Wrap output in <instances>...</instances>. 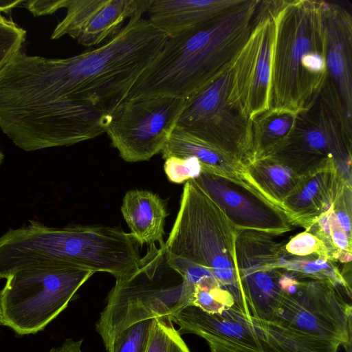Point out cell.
<instances>
[{"label": "cell", "instance_id": "cell-32", "mask_svg": "<svg viewBox=\"0 0 352 352\" xmlns=\"http://www.w3.org/2000/svg\"><path fill=\"white\" fill-rule=\"evenodd\" d=\"M4 158H5L4 154L0 150V167H1V164H3V162L4 161Z\"/></svg>", "mask_w": 352, "mask_h": 352}, {"label": "cell", "instance_id": "cell-24", "mask_svg": "<svg viewBox=\"0 0 352 352\" xmlns=\"http://www.w3.org/2000/svg\"><path fill=\"white\" fill-rule=\"evenodd\" d=\"M26 34L12 19L0 16V70L22 50Z\"/></svg>", "mask_w": 352, "mask_h": 352}, {"label": "cell", "instance_id": "cell-28", "mask_svg": "<svg viewBox=\"0 0 352 352\" xmlns=\"http://www.w3.org/2000/svg\"><path fill=\"white\" fill-rule=\"evenodd\" d=\"M67 0L24 1L23 4L34 16L50 14L65 8Z\"/></svg>", "mask_w": 352, "mask_h": 352}, {"label": "cell", "instance_id": "cell-13", "mask_svg": "<svg viewBox=\"0 0 352 352\" xmlns=\"http://www.w3.org/2000/svg\"><path fill=\"white\" fill-rule=\"evenodd\" d=\"M326 76L318 97L340 124L352 131V16L344 6L327 2Z\"/></svg>", "mask_w": 352, "mask_h": 352}, {"label": "cell", "instance_id": "cell-16", "mask_svg": "<svg viewBox=\"0 0 352 352\" xmlns=\"http://www.w3.org/2000/svg\"><path fill=\"white\" fill-rule=\"evenodd\" d=\"M345 182L337 170L329 168L301 177L295 190L286 198L283 208L293 225L310 228L333 206Z\"/></svg>", "mask_w": 352, "mask_h": 352}, {"label": "cell", "instance_id": "cell-5", "mask_svg": "<svg viewBox=\"0 0 352 352\" xmlns=\"http://www.w3.org/2000/svg\"><path fill=\"white\" fill-rule=\"evenodd\" d=\"M94 274L62 261L37 263L17 269L0 291V309L6 326L21 336L43 330Z\"/></svg>", "mask_w": 352, "mask_h": 352}, {"label": "cell", "instance_id": "cell-31", "mask_svg": "<svg viewBox=\"0 0 352 352\" xmlns=\"http://www.w3.org/2000/svg\"><path fill=\"white\" fill-rule=\"evenodd\" d=\"M1 325H5L6 326V322L3 316V314L0 309V326Z\"/></svg>", "mask_w": 352, "mask_h": 352}, {"label": "cell", "instance_id": "cell-10", "mask_svg": "<svg viewBox=\"0 0 352 352\" xmlns=\"http://www.w3.org/2000/svg\"><path fill=\"white\" fill-rule=\"evenodd\" d=\"M279 2L258 1L250 34L230 67L228 102L252 120L270 109L274 16Z\"/></svg>", "mask_w": 352, "mask_h": 352}, {"label": "cell", "instance_id": "cell-7", "mask_svg": "<svg viewBox=\"0 0 352 352\" xmlns=\"http://www.w3.org/2000/svg\"><path fill=\"white\" fill-rule=\"evenodd\" d=\"M342 287L327 280H299L272 312V321L345 348L351 345V306Z\"/></svg>", "mask_w": 352, "mask_h": 352}, {"label": "cell", "instance_id": "cell-6", "mask_svg": "<svg viewBox=\"0 0 352 352\" xmlns=\"http://www.w3.org/2000/svg\"><path fill=\"white\" fill-rule=\"evenodd\" d=\"M270 157L299 177L335 168L351 184V137L319 97L309 108L297 113L292 132Z\"/></svg>", "mask_w": 352, "mask_h": 352}, {"label": "cell", "instance_id": "cell-33", "mask_svg": "<svg viewBox=\"0 0 352 352\" xmlns=\"http://www.w3.org/2000/svg\"><path fill=\"white\" fill-rule=\"evenodd\" d=\"M351 349L347 350V352H351Z\"/></svg>", "mask_w": 352, "mask_h": 352}, {"label": "cell", "instance_id": "cell-25", "mask_svg": "<svg viewBox=\"0 0 352 352\" xmlns=\"http://www.w3.org/2000/svg\"><path fill=\"white\" fill-rule=\"evenodd\" d=\"M164 169L168 179L175 184H183L197 178L202 166L195 157H170L165 160Z\"/></svg>", "mask_w": 352, "mask_h": 352}, {"label": "cell", "instance_id": "cell-14", "mask_svg": "<svg viewBox=\"0 0 352 352\" xmlns=\"http://www.w3.org/2000/svg\"><path fill=\"white\" fill-rule=\"evenodd\" d=\"M151 1L67 0V13L51 38L67 35L83 46H100L116 36L126 20L146 12Z\"/></svg>", "mask_w": 352, "mask_h": 352}, {"label": "cell", "instance_id": "cell-4", "mask_svg": "<svg viewBox=\"0 0 352 352\" xmlns=\"http://www.w3.org/2000/svg\"><path fill=\"white\" fill-rule=\"evenodd\" d=\"M236 231L218 206L193 179L189 180L184 184L164 252L208 269L232 295L234 305L241 307L235 261Z\"/></svg>", "mask_w": 352, "mask_h": 352}, {"label": "cell", "instance_id": "cell-1", "mask_svg": "<svg viewBox=\"0 0 352 352\" xmlns=\"http://www.w3.org/2000/svg\"><path fill=\"white\" fill-rule=\"evenodd\" d=\"M167 38L148 19L136 16L92 50L61 58L33 56L27 87L33 112L50 123L105 133Z\"/></svg>", "mask_w": 352, "mask_h": 352}, {"label": "cell", "instance_id": "cell-30", "mask_svg": "<svg viewBox=\"0 0 352 352\" xmlns=\"http://www.w3.org/2000/svg\"><path fill=\"white\" fill-rule=\"evenodd\" d=\"M82 340H74L68 338L60 346L52 348L49 352H82Z\"/></svg>", "mask_w": 352, "mask_h": 352}, {"label": "cell", "instance_id": "cell-19", "mask_svg": "<svg viewBox=\"0 0 352 352\" xmlns=\"http://www.w3.org/2000/svg\"><path fill=\"white\" fill-rule=\"evenodd\" d=\"M241 176L267 199L283 210L284 201L295 190L301 178L289 167L270 156L249 162Z\"/></svg>", "mask_w": 352, "mask_h": 352}, {"label": "cell", "instance_id": "cell-3", "mask_svg": "<svg viewBox=\"0 0 352 352\" xmlns=\"http://www.w3.org/2000/svg\"><path fill=\"white\" fill-rule=\"evenodd\" d=\"M327 2L280 0L272 54L270 108L299 113L318 97L302 68L303 58L326 51Z\"/></svg>", "mask_w": 352, "mask_h": 352}, {"label": "cell", "instance_id": "cell-23", "mask_svg": "<svg viewBox=\"0 0 352 352\" xmlns=\"http://www.w3.org/2000/svg\"><path fill=\"white\" fill-rule=\"evenodd\" d=\"M145 352H190L175 329L169 315L157 317Z\"/></svg>", "mask_w": 352, "mask_h": 352}, {"label": "cell", "instance_id": "cell-17", "mask_svg": "<svg viewBox=\"0 0 352 352\" xmlns=\"http://www.w3.org/2000/svg\"><path fill=\"white\" fill-rule=\"evenodd\" d=\"M120 210L130 234L139 245H165L164 224L168 213L165 204L157 194L144 190H129Z\"/></svg>", "mask_w": 352, "mask_h": 352}, {"label": "cell", "instance_id": "cell-18", "mask_svg": "<svg viewBox=\"0 0 352 352\" xmlns=\"http://www.w3.org/2000/svg\"><path fill=\"white\" fill-rule=\"evenodd\" d=\"M162 157H195L202 166V172L230 177H240L245 165L215 146L176 127L162 151Z\"/></svg>", "mask_w": 352, "mask_h": 352}, {"label": "cell", "instance_id": "cell-11", "mask_svg": "<svg viewBox=\"0 0 352 352\" xmlns=\"http://www.w3.org/2000/svg\"><path fill=\"white\" fill-rule=\"evenodd\" d=\"M274 234L237 230L235 261L242 294V310L267 320L283 295L278 283L280 244Z\"/></svg>", "mask_w": 352, "mask_h": 352}, {"label": "cell", "instance_id": "cell-27", "mask_svg": "<svg viewBox=\"0 0 352 352\" xmlns=\"http://www.w3.org/2000/svg\"><path fill=\"white\" fill-rule=\"evenodd\" d=\"M202 338L208 342L211 352H265L217 335H207Z\"/></svg>", "mask_w": 352, "mask_h": 352}, {"label": "cell", "instance_id": "cell-29", "mask_svg": "<svg viewBox=\"0 0 352 352\" xmlns=\"http://www.w3.org/2000/svg\"><path fill=\"white\" fill-rule=\"evenodd\" d=\"M331 241L336 251L346 252L351 250V238L340 228H335L331 231Z\"/></svg>", "mask_w": 352, "mask_h": 352}, {"label": "cell", "instance_id": "cell-9", "mask_svg": "<svg viewBox=\"0 0 352 352\" xmlns=\"http://www.w3.org/2000/svg\"><path fill=\"white\" fill-rule=\"evenodd\" d=\"M230 67L186 100L177 127L234 157L243 165L254 160L252 120L228 102Z\"/></svg>", "mask_w": 352, "mask_h": 352}, {"label": "cell", "instance_id": "cell-20", "mask_svg": "<svg viewBox=\"0 0 352 352\" xmlns=\"http://www.w3.org/2000/svg\"><path fill=\"white\" fill-rule=\"evenodd\" d=\"M297 113L270 108L252 120L254 160L270 156L286 140L294 126Z\"/></svg>", "mask_w": 352, "mask_h": 352}, {"label": "cell", "instance_id": "cell-2", "mask_svg": "<svg viewBox=\"0 0 352 352\" xmlns=\"http://www.w3.org/2000/svg\"><path fill=\"white\" fill-rule=\"evenodd\" d=\"M258 1L244 0L203 28L168 38L126 100L171 96L187 100L210 85L231 67L247 41Z\"/></svg>", "mask_w": 352, "mask_h": 352}, {"label": "cell", "instance_id": "cell-22", "mask_svg": "<svg viewBox=\"0 0 352 352\" xmlns=\"http://www.w3.org/2000/svg\"><path fill=\"white\" fill-rule=\"evenodd\" d=\"M157 318L148 317L126 325L113 338L107 352H145Z\"/></svg>", "mask_w": 352, "mask_h": 352}, {"label": "cell", "instance_id": "cell-12", "mask_svg": "<svg viewBox=\"0 0 352 352\" xmlns=\"http://www.w3.org/2000/svg\"><path fill=\"white\" fill-rule=\"evenodd\" d=\"M196 184L218 206L236 230L280 234L292 230L287 214L243 178L202 172Z\"/></svg>", "mask_w": 352, "mask_h": 352}, {"label": "cell", "instance_id": "cell-15", "mask_svg": "<svg viewBox=\"0 0 352 352\" xmlns=\"http://www.w3.org/2000/svg\"><path fill=\"white\" fill-rule=\"evenodd\" d=\"M244 0H152L148 21L168 38L203 28L236 8Z\"/></svg>", "mask_w": 352, "mask_h": 352}, {"label": "cell", "instance_id": "cell-26", "mask_svg": "<svg viewBox=\"0 0 352 352\" xmlns=\"http://www.w3.org/2000/svg\"><path fill=\"white\" fill-rule=\"evenodd\" d=\"M290 255L307 257L315 254L331 259L330 250L324 242L307 230L292 237L284 247Z\"/></svg>", "mask_w": 352, "mask_h": 352}, {"label": "cell", "instance_id": "cell-21", "mask_svg": "<svg viewBox=\"0 0 352 352\" xmlns=\"http://www.w3.org/2000/svg\"><path fill=\"white\" fill-rule=\"evenodd\" d=\"M232 295L213 277L195 284L190 292L189 306L210 314H219L234 305Z\"/></svg>", "mask_w": 352, "mask_h": 352}, {"label": "cell", "instance_id": "cell-8", "mask_svg": "<svg viewBox=\"0 0 352 352\" xmlns=\"http://www.w3.org/2000/svg\"><path fill=\"white\" fill-rule=\"evenodd\" d=\"M186 103L171 96L126 100L112 113L105 133L124 161H148L162 153Z\"/></svg>", "mask_w": 352, "mask_h": 352}]
</instances>
